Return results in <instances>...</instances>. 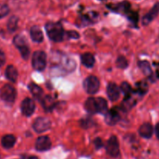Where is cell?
Segmentation results:
<instances>
[{
	"instance_id": "15",
	"label": "cell",
	"mask_w": 159,
	"mask_h": 159,
	"mask_svg": "<svg viewBox=\"0 0 159 159\" xmlns=\"http://www.w3.org/2000/svg\"><path fill=\"white\" fill-rule=\"evenodd\" d=\"M30 34H31V37L34 42L37 43H41L42 40H44V35L42 33L40 27L37 26H34L31 28L30 30Z\"/></svg>"
},
{
	"instance_id": "18",
	"label": "cell",
	"mask_w": 159,
	"mask_h": 159,
	"mask_svg": "<svg viewBox=\"0 0 159 159\" xmlns=\"http://www.w3.org/2000/svg\"><path fill=\"white\" fill-rule=\"evenodd\" d=\"M138 65L140 67L142 72L147 78H151L153 76V71L151 69V65L147 61H140L138 62Z\"/></svg>"
},
{
	"instance_id": "3",
	"label": "cell",
	"mask_w": 159,
	"mask_h": 159,
	"mask_svg": "<svg viewBox=\"0 0 159 159\" xmlns=\"http://www.w3.org/2000/svg\"><path fill=\"white\" fill-rule=\"evenodd\" d=\"M47 56L44 51H37L33 54L32 66L35 70L39 71H43L46 67Z\"/></svg>"
},
{
	"instance_id": "16",
	"label": "cell",
	"mask_w": 159,
	"mask_h": 159,
	"mask_svg": "<svg viewBox=\"0 0 159 159\" xmlns=\"http://www.w3.org/2000/svg\"><path fill=\"white\" fill-rule=\"evenodd\" d=\"M5 75L7 79H9L10 82H16L18 78V72L17 70L13 65H9L7 68H6V71H5Z\"/></svg>"
},
{
	"instance_id": "5",
	"label": "cell",
	"mask_w": 159,
	"mask_h": 159,
	"mask_svg": "<svg viewBox=\"0 0 159 159\" xmlns=\"http://www.w3.org/2000/svg\"><path fill=\"white\" fill-rule=\"evenodd\" d=\"M17 97V91L12 85L6 84L0 89V98L4 102L12 103Z\"/></svg>"
},
{
	"instance_id": "1",
	"label": "cell",
	"mask_w": 159,
	"mask_h": 159,
	"mask_svg": "<svg viewBox=\"0 0 159 159\" xmlns=\"http://www.w3.org/2000/svg\"><path fill=\"white\" fill-rule=\"evenodd\" d=\"M85 110L89 113H105L107 112V101L101 97H90L86 100L84 103Z\"/></svg>"
},
{
	"instance_id": "27",
	"label": "cell",
	"mask_w": 159,
	"mask_h": 159,
	"mask_svg": "<svg viewBox=\"0 0 159 159\" xmlns=\"http://www.w3.org/2000/svg\"><path fill=\"white\" fill-rule=\"evenodd\" d=\"M128 18H129V20H130L132 23H137V21H138V14H137V12H130V13L129 14V16H128Z\"/></svg>"
},
{
	"instance_id": "17",
	"label": "cell",
	"mask_w": 159,
	"mask_h": 159,
	"mask_svg": "<svg viewBox=\"0 0 159 159\" xmlns=\"http://www.w3.org/2000/svg\"><path fill=\"white\" fill-rule=\"evenodd\" d=\"M81 62L87 68H92L94 65V56L90 53H84L81 55Z\"/></svg>"
},
{
	"instance_id": "19",
	"label": "cell",
	"mask_w": 159,
	"mask_h": 159,
	"mask_svg": "<svg viewBox=\"0 0 159 159\" xmlns=\"http://www.w3.org/2000/svg\"><path fill=\"white\" fill-rule=\"evenodd\" d=\"M16 138L12 134H6L2 138V145L4 148L9 149L14 146L16 143Z\"/></svg>"
},
{
	"instance_id": "26",
	"label": "cell",
	"mask_w": 159,
	"mask_h": 159,
	"mask_svg": "<svg viewBox=\"0 0 159 159\" xmlns=\"http://www.w3.org/2000/svg\"><path fill=\"white\" fill-rule=\"evenodd\" d=\"M80 126L83 127V128L87 129L93 125V120L90 119L85 118V119H84V120H81L80 122Z\"/></svg>"
},
{
	"instance_id": "21",
	"label": "cell",
	"mask_w": 159,
	"mask_h": 159,
	"mask_svg": "<svg viewBox=\"0 0 159 159\" xmlns=\"http://www.w3.org/2000/svg\"><path fill=\"white\" fill-rule=\"evenodd\" d=\"M55 102L54 99L51 97V96H45V97H42L41 99V105L43 106V107L45 108V110L47 111H51L55 107Z\"/></svg>"
},
{
	"instance_id": "7",
	"label": "cell",
	"mask_w": 159,
	"mask_h": 159,
	"mask_svg": "<svg viewBox=\"0 0 159 159\" xmlns=\"http://www.w3.org/2000/svg\"><path fill=\"white\" fill-rule=\"evenodd\" d=\"M106 152L112 158H116L119 155V144L115 136H112L106 144Z\"/></svg>"
},
{
	"instance_id": "29",
	"label": "cell",
	"mask_w": 159,
	"mask_h": 159,
	"mask_svg": "<svg viewBox=\"0 0 159 159\" xmlns=\"http://www.w3.org/2000/svg\"><path fill=\"white\" fill-rule=\"evenodd\" d=\"M67 36L70 38H73V39H78L80 37L79 34L76 31H69V32L66 33Z\"/></svg>"
},
{
	"instance_id": "8",
	"label": "cell",
	"mask_w": 159,
	"mask_h": 159,
	"mask_svg": "<svg viewBox=\"0 0 159 159\" xmlns=\"http://www.w3.org/2000/svg\"><path fill=\"white\" fill-rule=\"evenodd\" d=\"M50 127H51V121L48 118L43 117V116L37 117L34 120V124H33L34 130L39 134L48 130L50 128Z\"/></svg>"
},
{
	"instance_id": "23",
	"label": "cell",
	"mask_w": 159,
	"mask_h": 159,
	"mask_svg": "<svg viewBox=\"0 0 159 159\" xmlns=\"http://www.w3.org/2000/svg\"><path fill=\"white\" fill-rule=\"evenodd\" d=\"M120 90L121 92H123V93L124 94L125 98L129 97V96L132 93V88H131L130 85L127 82H123L121 84V86H120Z\"/></svg>"
},
{
	"instance_id": "30",
	"label": "cell",
	"mask_w": 159,
	"mask_h": 159,
	"mask_svg": "<svg viewBox=\"0 0 159 159\" xmlns=\"http://www.w3.org/2000/svg\"><path fill=\"white\" fill-rule=\"evenodd\" d=\"M5 62H6V55H5L4 52L0 50V67L2 66Z\"/></svg>"
},
{
	"instance_id": "28",
	"label": "cell",
	"mask_w": 159,
	"mask_h": 159,
	"mask_svg": "<svg viewBox=\"0 0 159 159\" xmlns=\"http://www.w3.org/2000/svg\"><path fill=\"white\" fill-rule=\"evenodd\" d=\"M94 144L95 148L97 149H100L101 148H102L103 146V142L101 141V138H96V139L94 141Z\"/></svg>"
},
{
	"instance_id": "31",
	"label": "cell",
	"mask_w": 159,
	"mask_h": 159,
	"mask_svg": "<svg viewBox=\"0 0 159 159\" xmlns=\"http://www.w3.org/2000/svg\"><path fill=\"white\" fill-rule=\"evenodd\" d=\"M155 134H156V136H157V138L159 139V123H157V124H156Z\"/></svg>"
},
{
	"instance_id": "9",
	"label": "cell",
	"mask_w": 159,
	"mask_h": 159,
	"mask_svg": "<svg viewBox=\"0 0 159 159\" xmlns=\"http://www.w3.org/2000/svg\"><path fill=\"white\" fill-rule=\"evenodd\" d=\"M35 110L34 101L31 98H26L21 103V111L24 116H30L34 113Z\"/></svg>"
},
{
	"instance_id": "22",
	"label": "cell",
	"mask_w": 159,
	"mask_h": 159,
	"mask_svg": "<svg viewBox=\"0 0 159 159\" xmlns=\"http://www.w3.org/2000/svg\"><path fill=\"white\" fill-rule=\"evenodd\" d=\"M18 17L15 16H12L9 18V20H8L7 23V27L10 32H13L17 30V26H18Z\"/></svg>"
},
{
	"instance_id": "12",
	"label": "cell",
	"mask_w": 159,
	"mask_h": 159,
	"mask_svg": "<svg viewBox=\"0 0 159 159\" xmlns=\"http://www.w3.org/2000/svg\"><path fill=\"white\" fill-rule=\"evenodd\" d=\"M120 89L114 82H111L107 86V95L111 101H116L119 98Z\"/></svg>"
},
{
	"instance_id": "20",
	"label": "cell",
	"mask_w": 159,
	"mask_h": 159,
	"mask_svg": "<svg viewBox=\"0 0 159 159\" xmlns=\"http://www.w3.org/2000/svg\"><path fill=\"white\" fill-rule=\"evenodd\" d=\"M29 88L30 91H31V94L37 99H42V95H43V91H42L41 88L40 86L37 85V84L34 83V82H31L29 84Z\"/></svg>"
},
{
	"instance_id": "32",
	"label": "cell",
	"mask_w": 159,
	"mask_h": 159,
	"mask_svg": "<svg viewBox=\"0 0 159 159\" xmlns=\"http://www.w3.org/2000/svg\"><path fill=\"white\" fill-rule=\"evenodd\" d=\"M28 159H38L37 158V157H34V156H31V157H30Z\"/></svg>"
},
{
	"instance_id": "11",
	"label": "cell",
	"mask_w": 159,
	"mask_h": 159,
	"mask_svg": "<svg viewBox=\"0 0 159 159\" xmlns=\"http://www.w3.org/2000/svg\"><path fill=\"white\" fill-rule=\"evenodd\" d=\"M51 146L50 138L47 136L39 137L35 143V148L38 152H45L50 149Z\"/></svg>"
},
{
	"instance_id": "13",
	"label": "cell",
	"mask_w": 159,
	"mask_h": 159,
	"mask_svg": "<svg viewBox=\"0 0 159 159\" xmlns=\"http://www.w3.org/2000/svg\"><path fill=\"white\" fill-rule=\"evenodd\" d=\"M120 120V115L118 112L115 110H111L105 113L104 120L108 125H115Z\"/></svg>"
},
{
	"instance_id": "2",
	"label": "cell",
	"mask_w": 159,
	"mask_h": 159,
	"mask_svg": "<svg viewBox=\"0 0 159 159\" xmlns=\"http://www.w3.org/2000/svg\"><path fill=\"white\" fill-rule=\"evenodd\" d=\"M47 34L50 40L54 42H61L64 39L63 27L60 23H48L45 26Z\"/></svg>"
},
{
	"instance_id": "10",
	"label": "cell",
	"mask_w": 159,
	"mask_h": 159,
	"mask_svg": "<svg viewBox=\"0 0 159 159\" xmlns=\"http://www.w3.org/2000/svg\"><path fill=\"white\" fill-rule=\"evenodd\" d=\"M159 14V2H156L152 8L151 9V10L143 17V20H142V23L144 26L150 24L154 19L157 17V16Z\"/></svg>"
},
{
	"instance_id": "14",
	"label": "cell",
	"mask_w": 159,
	"mask_h": 159,
	"mask_svg": "<svg viewBox=\"0 0 159 159\" xmlns=\"http://www.w3.org/2000/svg\"><path fill=\"white\" fill-rule=\"evenodd\" d=\"M153 133H154V128H153V126L149 123H144L139 128V134L143 138H147V139L151 138Z\"/></svg>"
},
{
	"instance_id": "4",
	"label": "cell",
	"mask_w": 159,
	"mask_h": 159,
	"mask_svg": "<svg viewBox=\"0 0 159 159\" xmlns=\"http://www.w3.org/2000/svg\"><path fill=\"white\" fill-rule=\"evenodd\" d=\"M13 43L21 54L24 60H27L30 56V49L26 38L21 35H17L13 39Z\"/></svg>"
},
{
	"instance_id": "6",
	"label": "cell",
	"mask_w": 159,
	"mask_h": 159,
	"mask_svg": "<svg viewBox=\"0 0 159 159\" xmlns=\"http://www.w3.org/2000/svg\"><path fill=\"white\" fill-rule=\"evenodd\" d=\"M84 88L88 94H95L100 88L99 79L94 75L88 76L84 81Z\"/></svg>"
},
{
	"instance_id": "25",
	"label": "cell",
	"mask_w": 159,
	"mask_h": 159,
	"mask_svg": "<svg viewBox=\"0 0 159 159\" xmlns=\"http://www.w3.org/2000/svg\"><path fill=\"white\" fill-rule=\"evenodd\" d=\"M9 12V8L6 4H0V18L6 16Z\"/></svg>"
},
{
	"instance_id": "24",
	"label": "cell",
	"mask_w": 159,
	"mask_h": 159,
	"mask_svg": "<svg viewBox=\"0 0 159 159\" xmlns=\"http://www.w3.org/2000/svg\"><path fill=\"white\" fill-rule=\"evenodd\" d=\"M116 65L118 68H121V69H125L128 67L129 63L126 57L123 56H119L116 60Z\"/></svg>"
}]
</instances>
